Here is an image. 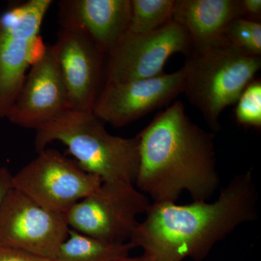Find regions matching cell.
<instances>
[{
	"mask_svg": "<svg viewBox=\"0 0 261 261\" xmlns=\"http://www.w3.org/2000/svg\"><path fill=\"white\" fill-rule=\"evenodd\" d=\"M257 201L249 171L233 177L213 202H151L128 242L154 261H202L238 226L257 219Z\"/></svg>",
	"mask_w": 261,
	"mask_h": 261,
	"instance_id": "6da1fadb",
	"label": "cell"
},
{
	"mask_svg": "<svg viewBox=\"0 0 261 261\" xmlns=\"http://www.w3.org/2000/svg\"><path fill=\"white\" fill-rule=\"evenodd\" d=\"M137 137L135 186L152 203L176 202L184 192L193 201H207L219 188L214 133L192 123L181 101L156 115Z\"/></svg>",
	"mask_w": 261,
	"mask_h": 261,
	"instance_id": "7a4b0ae2",
	"label": "cell"
},
{
	"mask_svg": "<svg viewBox=\"0 0 261 261\" xmlns=\"http://www.w3.org/2000/svg\"><path fill=\"white\" fill-rule=\"evenodd\" d=\"M92 111L67 110L36 130L38 153L53 142L66 146L84 171L108 186L135 185L138 172L139 140L111 135Z\"/></svg>",
	"mask_w": 261,
	"mask_h": 261,
	"instance_id": "3957f363",
	"label": "cell"
},
{
	"mask_svg": "<svg viewBox=\"0 0 261 261\" xmlns=\"http://www.w3.org/2000/svg\"><path fill=\"white\" fill-rule=\"evenodd\" d=\"M183 93L201 113L212 132L221 129L220 117L236 104L261 68V56L245 54L228 42L192 51L182 67Z\"/></svg>",
	"mask_w": 261,
	"mask_h": 261,
	"instance_id": "277c9868",
	"label": "cell"
},
{
	"mask_svg": "<svg viewBox=\"0 0 261 261\" xmlns=\"http://www.w3.org/2000/svg\"><path fill=\"white\" fill-rule=\"evenodd\" d=\"M51 0H29L0 16V120L7 118L29 67L47 46L39 35Z\"/></svg>",
	"mask_w": 261,
	"mask_h": 261,
	"instance_id": "5b68a950",
	"label": "cell"
},
{
	"mask_svg": "<svg viewBox=\"0 0 261 261\" xmlns=\"http://www.w3.org/2000/svg\"><path fill=\"white\" fill-rule=\"evenodd\" d=\"M13 182L15 189L43 208L65 215L102 185L100 178L76 161L48 148L13 175Z\"/></svg>",
	"mask_w": 261,
	"mask_h": 261,
	"instance_id": "8992f818",
	"label": "cell"
},
{
	"mask_svg": "<svg viewBox=\"0 0 261 261\" xmlns=\"http://www.w3.org/2000/svg\"><path fill=\"white\" fill-rule=\"evenodd\" d=\"M150 201L135 185H102L95 193L85 197L67 213L69 228L109 243L129 241Z\"/></svg>",
	"mask_w": 261,
	"mask_h": 261,
	"instance_id": "52a82bcc",
	"label": "cell"
},
{
	"mask_svg": "<svg viewBox=\"0 0 261 261\" xmlns=\"http://www.w3.org/2000/svg\"><path fill=\"white\" fill-rule=\"evenodd\" d=\"M191 53L187 31L173 20L149 34H126L107 56L105 84L159 76L165 73V65L173 55L187 57Z\"/></svg>",
	"mask_w": 261,
	"mask_h": 261,
	"instance_id": "ba28073f",
	"label": "cell"
},
{
	"mask_svg": "<svg viewBox=\"0 0 261 261\" xmlns=\"http://www.w3.org/2000/svg\"><path fill=\"white\" fill-rule=\"evenodd\" d=\"M70 228L66 215L43 208L13 188L0 208V246L54 259Z\"/></svg>",
	"mask_w": 261,
	"mask_h": 261,
	"instance_id": "9c48e42d",
	"label": "cell"
},
{
	"mask_svg": "<svg viewBox=\"0 0 261 261\" xmlns=\"http://www.w3.org/2000/svg\"><path fill=\"white\" fill-rule=\"evenodd\" d=\"M68 93V110L90 112L105 84L107 56L78 29L61 25L53 44Z\"/></svg>",
	"mask_w": 261,
	"mask_h": 261,
	"instance_id": "30bf717a",
	"label": "cell"
},
{
	"mask_svg": "<svg viewBox=\"0 0 261 261\" xmlns=\"http://www.w3.org/2000/svg\"><path fill=\"white\" fill-rule=\"evenodd\" d=\"M185 72L181 68L147 80L106 83L94 105V114L104 123L123 127L154 110L168 106L183 93Z\"/></svg>",
	"mask_w": 261,
	"mask_h": 261,
	"instance_id": "8fae6325",
	"label": "cell"
},
{
	"mask_svg": "<svg viewBox=\"0 0 261 261\" xmlns=\"http://www.w3.org/2000/svg\"><path fill=\"white\" fill-rule=\"evenodd\" d=\"M67 110L68 93L53 44L31 67L7 118L17 126L37 130Z\"/></svg>",
	"mask_w": 261,
	"mask_h": 261,
	"instance_id": "7c38bea8",
	"label": "cell"
},
{
	"mask_svg": "<svg viewBox=\"0 0 261 261\" xmlns=\"http://www.w3.org/2000/svg\"><path fill=\"white\" fill-rule=\"evenodd\" d=\"M61 25L78 29L108 56L128 32L130 0H61Z\"/></svg>",
	"mask_w": 261,
	"mask_h": 261,
	"instance_id": "4fadbf2b",
	"label": "cell"
},
{
	"mask_svg": "<svg viewBox=\"0 0 261 261\" xmlns=\"http://www.w3.org/2000/svg\"><path fill=\"white\" fill-rule=\"evenodd\" d=\"M240 18V0H175L173 20L187 31L192 51L227 42L228 25Z\"/></svg>",
	"mask_w": 261,
	"mask_h": 261,
	"instance_id": "5bb4252c",
	"label": "cell"
},
{
	"mask_svg": "<svg viewBox=\"0 0 261 261\" xmlns=\"http://www.w3.org/2000/svg\"><path fill=\"white\" fill-rule=\"evenodd\" d=\"M135 247L130 242L109 243L70 228L55 261H116L129 255Z\"/></svg>",
	"mask_w": 261,
	"mask_h": 261,
	"instance_id": "9a60e30c",
	"label": "cell"
},
{
	"mask_svg": "<svg viewBox=\"0 0 261 261\" xmlns=\"http://www.w3.org/2000/svg\"><path fill=\"white\" fill-rule=\"evenodd\" d=\"M132 9L126 34H149L173 20L175 0H130Z\"/></svg>",
	"mask_w": 261,
	"mask_h": 261,
	"instance_id": "2e32d148",
	"label": "cell"
},
{
	"mask_svg": "<svg viewBox=\"0 0 261 261\" xmlns=\"http://www.w3.org/2000/svg\"><path fill=\"white\" fill-rule=\"evenodd\" d=\"M228 44L245 54L261 56V23L244 18L235 19L226 33Z\"/></svg>",
	"mask_w": 261,
	"mask_h": 261,
	"instance_id": "e0dca14e",
	"label": "cell"
},
{
	"mask_svg": "<svg viewBox=\"0 0 261 261\" xmlns=\"http://www.w3.org/2000/svg\"><path fill=\"white\" fill-rule=\"evenodd\" d=\"M235 117L240 126L260 129V80L252 81L243 91L237 102Z\"/></svg>",
	"mask_w": 261,
	"mask_h": 261,
	"instance_id": "ac0fdd59",
	"label": "cell"
},
{
	"mask_svg": "<svg viewBox=\"0 0 261 261\" xmlns=\"http://www.w3.org/2000/svg\"><path fill=\"white\" fill-rule=\"evenodd\" d=\"M0 261H55L49 257L0 246Z\"/></svg>",
	"mask_w": 261,
	"mask_h": 261,
	"instance_id": "d6986e66",
	"label": "cell"
},
{
	"mask_svg": "<svg viewBox=\"0 0 261 261\" xmlns=\"http://www.w3.org/2000/svg\"><path fill=\"white\" fill-rule=\"evenodd\" d=\"M243 18L260 22L261 0H240Z\"/></svg>",
	"mask_w": 261,
	"mask_h": 261,
	"instance_id": "ffe728a7",
	"label": "cell"
},
{
	"mask_svg": "<svg viewBox=\"0 0 261 261\" xmlns=\"http://www.w3.org/2000/svg\"><path fill=\"white\" fill-rule=\"evenodd\" d=\"M13 175L5 167H0V208L10 192L14 188Z\"/></svg>",
	"mask_w": 261,
	"mask_h": 261,
	"instance_id": "44dd1931",
	"label": "cell"
},
{
	"mask_svg": "<svg viewBox=\"0 0 261 261\" xmlns=\"http://www.w3.org/2000/svg\"><path fill=\"white\" fill-rule=\"evenodd\" d=\"M116 261H154L149 255L147 254L143 253L142 255L138 257H129V255L127 257H123V258L119 259Z\"/></svg>",
	"mask_w": 261,
	"mask_h": 261,
	"instance_id": "7402d4cb",
	"label": "cell"
}]
</instances>
